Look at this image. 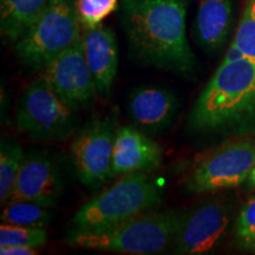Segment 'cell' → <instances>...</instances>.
<instances>
[{
    "instance_id": "1",
    "label": "cell",
    "mask_w": 255,
    "mask_h": 255,
    "mask_svg": "<svg viewBox=\"0 0 255 255\" xmlns=\"http://www.w3.org/2000/svg\"><path fill=\"white\" fill-rule=\"evenodd\" d=\"M189 0H122V24L133 57L154 66L193 78L196 58L187 40Z\"/></svg>"
},
{
    "instance_id": "2",
    "label": "cell",
    "mask_w": 255,
    "mask_h": 255,
    "mask_svg": "<svg viewBox=\"0 0 255 255\" xmlns=\"http://www.w3.org/2000/svg\"><path fill=\"white\" fill-rule=\"evenodd\" d=\"M194 131H255V64L222 60L189 115Z\"/></svg>"
},
{
    "instance_id": "3",
    "label": "cell",
    "mask_w": 255,
    "mask_h": 255,
    "mask_svg": "<svg viewBox=\"0 0 255 255\" xmlns=\"http://www.w3.org/2000/svg\"><path fill=\"white\" fill-rule=\"evenodd\" d=\"M183 215L178 210H149L100 231H72L68 242L76 247L121 254L163 253L171 250Z\"/></svg>"
},
{
    "instance_id": "4",
    "label": "cell",
    "mask_w": 255,
    "mask_h": 255,
    "mask_svg": "<svg viewBox=\"0 0 255 255\" xmlns=\"http://www.w3.org/2000/svg\"><path fill=\"white\" fill-rule=\"evenodd\" d=\"M162 201L157 181L146 173L126 174L83 205L73 216L72 231H100L152 210Z\"/></svg>"
},
{
    "instance_id": "5",
    "label": "cell",
    "mask_w": 255,
    "mask_h": 255,
    "mask_svg": "<svg viewBox=\"0 0 255 255\" xmlns=\"http://www.w3.org/2000/svg\"><path fill=\"white\" fill-rule=\"evenodd\" d=\"M81 39L75 0H50L36 23L15 41L14 51L24 65L44 69Z\"/></svg>"
},
{
    "instance_id": "6",
    "label": "cell",
    "mask_w": 255,
    "mask_h": 255,
    "mask_svg": "<svg viewBox=\"0 0 255 255\" xmlns=\"http://www.w3.org/2000/svg\"><path fill=\"white\" fill-rule=\"evenodd\" d=\"M15 127L34 141L64 142L75 132L77 116L40 78L25 88L19 100Z\"/></svg>"
},
{
    "instance_id": "7",
    "label": "cell",
    "mask_w": 255,
    "mask_h": 255,
    "mask_svg": "<svg viewBox=\"0 0 255 255\" xmlns=\"http://www.w3.org/2000/svg\"><path fill=\"white\" fill-rule=\"evenodd\" d=\"M254 165L255 138L228 141L194 165L186 189L191 194H206L237 188L246 183Z\"/></svg>"
},
{
    "instance_id": "8",
    "label": "cell",
    "mask_w": 255,
    "mask_h": 255,
    "mask_svg": "<svg viewBox=\"0 0 255 255\" xmlns=\"http://www.w3.org/2000/svg\"><path fill=\"white\" fill-rule=\"evenodd\" d=\"M235 206L226 197H210L184 212L171 251L175 254L202 255L214 252L227 237Z\"/></svg>"
},
{
    "instance_id": "9",
    "label": "cell",
    "mask_w": 255,
    "mask_h": 255,
    "mask_svg": "<svg viewBox=\"0 0 255 255\" xmlns=\"http://www.w3.org/2000/svg\"><path fill=\"white\" fill-rule=\"evenodd\" d=\"M119 128L111 117L95 119L78 132L71 145V158L83 186L97 188L113 177V155Z\"/></svg>"
},
{
    "instance_id": "10",
    "label": "cell",
    "mask_w": 255,
    "mask_h": 255,
    "mask_svg": "<svg viewBox=\"0 0 255 255\" xmlns=\"http://www.w3.org/2000/svg\"><path fill=\"white\" fill-rule=\"evenodd\" d=\"M41 78L75 111L88 108L98 95L82 39L51 60L43 69Z\"/></svg>"
},
{
    "instance_id": "11",
    "label": "cell",
    "mask_w": 255,
    "mask_h": 255,
    "mask_svg": "<svg viewBox=\"0 0 255 255\" xmlns=\"http://www.w3.org/2000/svg\"><path fill=\"white\" fill-rule=\"evenodd\" d=\"M63 188L62 174L55 158L45 151L31 150L25 154L7 202L31 201L52 208L58 203Z\"/></svg>"
},
{
    "instance_id": "12",
    "label": "cell",
    "mask_w": 255,
    "mask_h": 255,
    "mask_svg": "<svg viewBox=\"0 0 255 255\" xmlns=\"http://www.w3.org/2000/svg\"><path fill=\"white\" fill-rule=\"evenodd\" d=\"M178 109L177 96L159 85L137 87L128 98V115L132 126L146 135H158L169 129Z\"/></svg>"
},
{
    "instance_id": "13",
    "label": "cell",
    "mask_w": 255,
    "mask_h": 255,
    "mask_svg": "<svg viewBox=\"0 0 255 255\" xmlns=\"http://www.w3.org/2000/svg\"><path fill=\"white\" fill-rule=\"evenodd\" d=\"M162 149L136 127L119 128L113 155V177L131 173H149L159 167Z\"/></svg>"
},
{
    "instance_id": "14",
    "label": "cell",
    "mask_w": 255,
    "mask_h": 255,
    "mask_svg": "<svg viewBox=\"0 0 255 255\" xmlns=\"http://www.w3.org/2000/svg\"><path fill=\"white\" fill-rule=\"evenodd\" d=\"M87 64L94 77L98 96L108 98L117 75L119 55L115 33L103 24L88 28L82 37Z\"/></svg>"
},
{
    "instance_id": "15",
    "label": "cell",
    "mask_w": 255,
    "mask_h": 255,
    "mask_svg": "<svg viewBox=\"0 0 255 255\" xmlns=\"http://www.w3.org/2000/svg\"><path fill=\"white\" fill-rule=\"evenodd\" d=\"M233 20L232 0H200L195 19V37L207 51H216L226 43Z\"/></svg>"
},
{
    "instance_id": "16",
    "label": "cell",
    "mask_w": 255,
    "mask_h": 255,
    "mask_svg": "<svg viewBox=\"0 0 255 255\" xmlns=\"http://www.w3.org/2000/svg\"><path fill=\"white\" fill-rule=\"evenodd\" d=\"M50 0H0L2 37L17 41L45 11Z\"/></svg>"
},
{
    "instance_id": "17",
    "label": "cell",
    "mask_w": 255,
    "mask_h": 255,
    "mask_svg": "<svg viewBox=\"0 0 255 255\" xmlns=\"http://www.w3.org/2000/svg\"><path fill=\"white\" fill-rule=\"evenodd\" d=\"M25 154L19 143L13 138L1 139L0 143V202H7L9 194L17 181Z\"/></svg>"
},
{
    "instance_id": "18",
    "label": "cell",
    "mask_w": 255,
    "mask_h": 255,
    "mask_svg": "<svg viewBox=\"0 0 255 255\" xmlns=\"http://www.w3.org/2000/svg\"><path fill=\"white\" fill-rule=\"evenodd\" d=\"M2 223L26 227H46L52 221L50 208L31 201H11L0 215Z\"/></svg>"
},
{
    "instance_id": "19",
    "label": "cell",
    "mask_w": 255,
    "mask_h": 255,
    "mask_svg": "<svg viewBox=\"0 0 255 255\" xmlns=\"http://www.w3.org/2000/svg\"><path fill=\"white\" fill-rule=\"evenodd\" d=\"M47 242L45 227H26L2 223L0 226V247L26 246L40 248Z\"/></svg>"
},
{
    "instance_id": "20",
    "label": "cell",
    "mask_w": 255,
    "mask_h": 255,
    "mask_svg": "<svg viewBox=\"0 0 255 255\" xmlns=\"http://www.w3.org/2000/svg\"><path fill=\"white\" fill-rule=\"evenodd\" d=\"M237 246L244 252L255 253V193L241 207L234 225Z\"/></svg>"
},
{
    "instance_id": "21",
    "label": "cell",
    "mask_w": 255,
    "mask_h": 255,
    "mask_svg": "<svg viewBox=\"0 0 255 255\" xmlns=\"http://www.w3.org/2000/svg\"><path fill=\"white\" fill-rule=\"evenodd\" d=\"M79 21L87 28L102 24L108 15L113 13L119 0H75Z\"/></svg>"
},
{
    "instance_id": "22",
    "label": "cell",
    "mask_w": 255,
    "mask_h": 255,
    "mask_svg": "<svg viewBox=\"0 0 255 255\" xmlns=\"http://www.w3.org/2000/svg\"><path fill=\"white\" fill-rule=\"evenodd\" d=\"M233 41L241 51L245 58L255 64V18L252 14L248 4L242 14Z\"/></svg>"
},
{
    "instance_id": "23",
    "label": "cell",
    "mask_w": 255,
    "mask_h": 255,
    "mask_svg": "<svg viewBox=\"0 0 255 255\" xmlns=\"http://www.w3.org/2000/svg\"><path fill=\"white\" fill-rule=\"evenodd\" d=\"M36 248L26 246H4L0 247V254L1 255H33L37 254Z\"/></svg>"
},
{
    "instance_id": "24",
    "label": "cell",
    "mask_w": 255,
    "mask_h": 255,
    "mask_svg": "<svg viewBox=\"0 0 255 255\" xmlns=\"http://www.w3.org/2000/svg\"><path fill=\"white\" fill-rule=\"evenodd\" d=\"M241 58H245L244 55H242V52L240 50H239V47L235 45L234 41H232V44L229 45L227 52H226L225 57H223L222 60H227V62H234V60H238V59H241Z\"/></svg>"
},
{
    "instance_id": "25",
    "label": "cell",
    "mask_w": 255,
    "mask_h": 255,
    "mask_svg": "<svg viewBox=\"0 0 255 255\" xmlns=\"http://www.w3.org/2000/svg\"><path fill=\"white\" fill-rule=\"evenodd\" d=\"M245 184H246V187L248 188V189L255 191V165H254L253 170H252V173L250 174V176H248L246 183Z\"/></svg>"
},
{
    "instance_id": "26",
    "label": "cell",
    "mask_w": 255,
    "mask_h": 255,
    "mask_svg": "<svg viewBox=\"0 0 255 255\" xmlns=\"http://www.w3.org/2000/svg\"><path fill=\"white\" fill-rule=\"evenodd\" d=\"M248 5H250L251 7L252 14H253V17L255 18V0H250V1H248Z\"/></svg>"
}]
</instances>
